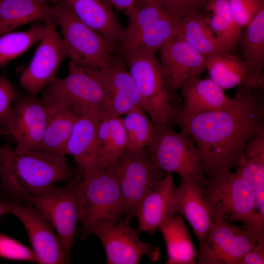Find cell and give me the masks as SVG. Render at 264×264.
Here are the masks:
<instances>
[{"mask_svg": "<svg viewBox=\"0 0 264 264\" xmlns=\"http://www.w3.org/2000/svg\"><path fill=\"white\" fill-rule=\"evenodd\" d=\"M260 89H237L236 103L226 109L186 114L172 108L170 122L180 126L195 142L208 180L236 168L247 143L264 130Z\"/></svg>", "mask_w": 264, "mask_h": 264, "instance_id": "1", "label": "cell"}, {"mask_svg": "<svg viewBox=\"0 0 264 264\" xmlns=\"http://www.w3.org/2000/svg\"><path fill=\"white\" fill-rule=\"evenodd\" d=\"M66 155L37 149L18 151L8 144L0 146V200L20 203L25 195L74 178Z\"/></svg>", "mask_w": 264, "mask_h": 264, "instance_id": "2", "label": "cell"}, {"mask_svg": "<svg viewBox=\"0 0 264 264\" xmlns=\"http://www.w3.org/2000/svg\"><path fill=\"white\" fill-rule=\"evenodd\" d=\"M81 178L83 190L79 222L80 239L86 240L115 224L125 212L111 165L95 168Z\"/></svg>", "mask_w": 264, "mask_h": 264, "instance_id": "3", "label": "cell"}, {"mask_svg": "<svg viewBox=\"0 0 264 264\" xmlns=\"http://www.w3.org/2000/svg\"><path fill=\"white\" fill-rule=\"evenodd\" d=\"M210 222H240L264 232V220L258 212L253 190L231 171L221 173L202 188Z\"/></svg>", "mask_w": 264, "mask_h": 264, "instance_id": "4", "label": "cell"}, {"mask_svg": "<svg viewBox=\"0 0 264 264\" xmlns=\"http://www.w3.org/2000/svg\"><path fill=\"white\" fill-rule=\"evenodd\" d=\"M51 18L61 31L70 62L86 68L107 66L118 47L82 22L64 0L51 8Z\"/></svg>", "mask_w": 264, "mask_h": 264, "instance_id": "5", "label": "cell"}, {"mask_svg": "<svg viewBox=\"0 0 264 264\" xmlns=\"http://www.w3.org/2000/svg\"><path fill=\"white\" fill-rule=\"evenodd\" d=\"M83 190L82 179L76 175L63 186L49 185L28 193L22 199L28 205L37 209L51 223L70 260L79 222Z\"/></svg>", "mask_w": 264, "mask_h": 264, "instance_id": "6", "label": "cell"}, {"mask_svg": "<svg viewBox=\"0 0 264 264\" xmlns=\"http://www.w3.org/2000/svg\"><path fill=\"white\" fill-rule=\"evenodd\" d=\"M145 149L166 173L178 174L202 188L208 184L200 152L187 133L176 132L169 123L155 125L153 137Z\"/></svg>", "mask_w": 264, "mask_h": 264, "instance_id": "7", "label": "cell"}, {"mask_svg": "<svg viewBox=\"0 0 264 264\" xmlns=\"http://www.w3.org/2000/svg\"><path fill=\"white\" fill-rule=\"evenodd\" d=\"M125 11L129 23L118 45L122 56L140 50L154 53L175 37L176 21L156 0L134 5Z\"/></svg>", "mask_w": 264, "mask_h": 264, "instance_id": "8", "label": "cell"}, {"mask_svg": "<svg viewBox=\"0 0 264 264\" xmlns=\"http://www.w3.org/2000/svg\"><path fill=\"white\" fill-rule=\"evenodd\" d=\"M43 94L64 102L78 115L93 113L102 119L109 115L106 90L92 67L70 62L68 74L57 78L44 88Z\"/></svg>", "mask_w": 264, "mask_h": 264, "instance_id": "9", "label": "cell"}, {"mask_svg": "<svg viewBox=\"0 0 264 264\" xmlns=\"http://www.w3.org/2000/svg\"><path fill=\"white\" fill-rule=\"evenodd\" d=\"M123 57L139 91L145 112L155 125L169 123L172 110L170 97L154 53L140 50Z\"/></svg>", "mask_w": 264, "mask_h": 264, "instance_id": "10", "label": "cell"}, {"mask_svg": "<svg viewBox=\"0 0 264 264\" xmlns=\"http://www.w3.org/2000/svg\"><path fill=\"white\" fill-rule=\"evenodd\" d=\"M117 177L125 207V216L134 217L142 199L166 176L145 148L125 151L111 164Z\"/></svg>", "mask_w": 264, "mask_h": 264, "instance_id": "11", "label": "cell"}, {"mask_svg": "<svg viewBox=\"0 0 264 264\" xmlns=\"http://www.w3.org/2000/svg\"><path fill=\"white\" fill-rule=\"evenodd\" d=\"M264 232L248 225L212 222L205 243L197 252V264H240L242 257Z\"/></svg>", "mask_w": 264, "mask_h": 264, "instance_id": "12", "label": "cell"}, {"mask_svg": "<svg viewBox=\"0 0 264 264\" xmlns=\"http://www.w3.org/2000/svg\"><path fill=\"white\" fill-rule=\"evenodd\" d=\"M45 24V30L28 66L20 78L22 88L28 95L38 97L40 92L57 77L62 62L67 56L63 38L56 31L51 20Z\"/></svg>", "mask_w": 264, "mask_h": 264, "instance_id": "13", "label": "cell"}, {"mask_svg": "<svg viewBox=\"0 0 264 264\" xmlns=\"http://www.w3.org/2000/svg\"><path fill=\"white\" fill-rule=\"evenodd\" d=\"M0 204L6 213L17 217L24 225L38 263H70L54 228L37 209L11 201L0 200Z\"/></svg>", "mask_w": 264, "mask_h": 264, "instance_id": "14", "label": "cell"}, {"mask_svg": "<svg viewBox=\"0 0 264 264\" xmlns=\"http://www.w3.org/2000/svg\"><path fill=\"white\" fill-rule=\"evenodd\" d=\"M127 216L110 227L96 234L101 242L107 264H137L143 256L151 262L161 258L159 248L142 241L131 227Z\"/></svg>", "mask_w": 264, "mask_h": 264, "instance_id": "15", "label": "cell"}, {"mask_svg": "<svg viewBox=\"0 0 264 264\" xmlns=\"http://www.w3.org/2000/svg\"><path fill=\"white\" fill-rule=\"evenodd\" d=\"M46 111L41 99L16 94L6 133L11 135L18 151L37 149L43 141Z\"/></svg>", "mask_w": 264, "mask_h": 264, "instance_id": "16", "label": "cell"}, {"mask_svg": "<svg viewBox=\"0 0 264 264\" xmlns=\"http://www.w3.org/2000/svg\"><path fill=\"white\" fill-rule=\"evenodd\" d=\"M160 51V66L170 97L206 69V56L180 38L174 37Z\"/></svg>", "mask_w": 264, "mask_h": 264, "instance_id": "17", "label": "cell"}, {"mask_svg": "<svg viewBox=\"0 0 264 264\" xmlns=\"http://www.w3.org/2000/svg\"><path fill=\"white\" fill-rule=\"evenodd\" d=\"M93 68L106 90L109 115L120 116L142 108L139 91L121 54L117 53L106 67Z\"/></svg>", "mask_w": 264, "mask_h": 264, "instance_id": "18", "label": "cell"}, {"mask_svg": "<svg viewBox=\"0 0 264 264\" xmlns=\"http://www.w3.org/2000/svg\"><path fill=\"white\" fill-rule=\"evenodd\" d=\"M175 187L171 173L138 204L134 217L138 220L137 231L153 234L156 230L176 214L175 209Z\"/></svg>", "mask_w": 264, "mask_h": 264, "instance_id": "19", "label": "cell"}, {"mask_svg": "<svg viewBox=\"0 0 264 264\" xmlns=\"http://www.w3.org/2000/svg\"><path fill=\"white\" fill-rule=\"evenodd\" d=\"M40 99L46 110L47 119L38 150L54 155H66L65 147L79 115L59 99L43 94Z\"/></svg>", "mask_w": 264, "mask_h": 264, "instance_id": "20", "label": "cell"}, {"mask_svg": "<svg viewBox=\"0 0 264 264\" xmlns=\"http://www.w3.org/2000/svg\"><path fill=\"white\" fill-rule=\"evenodd\" d=\"M102 118L93 113L79 115L65 147V154L71 155L81 178L96 167L95 143Z\"/></svg>", "mask_w": 264, "mask_h": 264, "instance_id": "21", "label": "cell"}, {"mask_svg": "<svg viewBox=\"0 0 264 264\" xmlns=\"http://www.w3.org/2000/svg\"><path fill=\"white\" fill-rule=\"evenodd\" d=\"M175 209L176 214L179 213L188 221L198 240L199 248L202 247L211 224L202 188L195 182L181 177L176 190Z\"/></svg>", "mask_w": 264, "mask_h": 264, "instance_id": "22", "label": "cell"}, {"mask_svg": "<svg viewBox=\"0 0 264 264\" xmlns=\"http://www.w3.org/2000/svg\"><path fill=\"white\" fill-rule=\"evenodd\" d=\"M183 98L181 112L193 114L228 108L234 105L237 99L231 98L224 89L210 78H193L180 88Z\"/></svg>", "mask_w": 264, "mask_h": 264, "instance_id": "23", "label": "cell"}, {"mask_svg": "<svg viewBox=\"0 0 264 264\" xmlns=\"http://www.w3.org/2000/svg\"><path fill=\"white\" fill-rule=\"evenodd\" d=\"M64 0L82 22L118 47L124 28L106 0Z\"/></svg>", "mask_w": 264, "mask_h": 264, "instance_id": "24", "label": "cell"}, {"mask_svg": "<svg viewBox=\"0 0 264 264\" xmlns=\"http://www.w3.org/2000/svg\"><path fill=\"white\" fill-rule=\"evenodd\" d=\"M252 187L256 209L264 220V131L254 135L246 144L235 172Z\"/></svg>", "mask_w": 264, "mask_h": 264, "instance_id": "25", "label": "cell"}, {"mask_svg": "<svg viewBox=\"0 0 264 264\" xmlns=\"http://www.w3.org/2000/svg\"><path fill=\"white\" fill-rule=\"evenodd\" d=\"M205 68L210 78L223 89H258L253 84L246 63L234 54L218 52L208 55Z\"/></svg>", "mask_w": 264, "mask_h": 264, "instance_id": "26", "label": "cell"}, {"mask_svg": "<svg viewBox=\"0 0 264 264\" xmlns=\"http://www.w3.org/2000/svg\"><path fill=\"white\" fill-rule=\"evenodd\" d=\"M239 46L256 88L264 86V9L261 10L241 33Z\"/></svg>", "mask_w": 264, "mask_h": 264, "instance_id": "27", "label": "cell"}, {"mask_svg": "<svg viewBox=\"0 0 264 264\" xmlns=\"http://www.w3.org/2000/svg\"><path fill=\"white\" fill-rule=\"evenodd\" d=\"M46 0H0V36L24 24L52 20Z\"/></svg>", "mask_w": 264, "mask_h": 264, "instance_id": "28", "label": "cell"}, {"mask_svg": "<svg viewBox=\"0 0 264 264\" xmlns=\"http://www.w3.org/2000/svg\"><path fill=\"white\" fill-rule=\"evenodd\" d=\"M127 137L122 118L107 115L101 120L95 143L96 167L114 163L125 151Z\"/></svg>", "mask_w": 264, "mask_h": 264, "instance_id": "29", "label": "cell"}, {"mask_svg": "<svg viewBox=\"0 0 264 264\" xmlns=\"http://www.w3.org/2000/svg\"><path fill=\"white\" fill-rule=\"evenodd\" d=\"M164 238L168 260L166 264H196V251L183 217L176 214L159 228Z\"/></svg>", "mask_w": 264, "mask_h": 264, "instance_id": "30", "label": "cell"}, {"mask_svg": "<svg viewBox=\"0 0 264 264\" xmlns=\"http://www.w3.org/2000/svg\"><path fill=\"white\" fill-rule=\"evenodd\" d=\"M175 37L183 39L205 56L224 52L205 15L188 16L177 20Z\"/></svg>", "mask_w": 264, "mask_h": 264, "instance_id": "31", "label": "cell"}, {"mask_svg": "<svg viewBox=\"0 0 264 264\" xmlns=\"http://www.w3.org/2000/svg\"><path fill=\"white\" fill-rule=\"evenodd\" d=\"M205 12L209 25L225 53L234 54L242 30L234 21L228 0H209Z\"/></svg>", "mask_w": 264, "mask_h": 264, "instance_id": "32", "label": "cell"}, {"mask_svg": "<svg viewBox=\"0 0 264 264\" xmlns=\"http://www.w3.org/2000/svg\"><path fill=\"white\" fill-rule=\"evenodd\" d=\"M45 30L44 23H37L24 31L10 32L0 36V67L19 57L39 42Z\"/></svg>", "mask_w": 264, "mask_h": 264, "instance_id": "33", "label": "cell"}, {"mask_svg": "<svg viewBox=\"0 0 264 264\" xmlns=\"http://www.w3.org/2000/svg\"><path fill=\"white\" fill-rule=\"evenodd\" d=\"M127 137L126 151L132 152L145 148L151 141L155 125L147 117L142 108H136L122 118Z\"/></svg>", "mask_w": 264, "mask_h": 264, "instance_id": "34", "label": "cell"}, {"mask_svg": "<svg viewBox=\"0 0 264 264\" xmlns=\"http://www.w3.org/2000/svg\"><path fill=\"white\" fill-rule=\"evenodd\" d=\"M163 9L176 21L192 15H205L209 0H156Z\"/></svg>", "mask_w": 264, "mask_h": 264, "instance_id": "35", "label": "cell"}, {"mask_svg": "<svg viewBox=\"0 0 264 264\" xmlns=\"http://www.w3.org/2000/svg\"><path fill=\"white\" fill-rule=\"evenodd\" d=\"M228 1L234 21L242 28L246 26L264 9V0H228Z\"/></svg>", "mask_w": 264, "mask_h": 264, "instance_id": "36", "label": "cell"}, {"mask_svg": "<svg viewBox=\"0 0 264 264\" xmlns=\"http://www.w3.org/2000/svg\"><path fill=\"white\" fill-rule=\"evenodd\" d=\"M0 257L9 260L38 263L32 249L2 234H0Z\"/></svg>", "mask_w": 264, "mask_h": 264, "instance_id": "37", "label": "cell"}, {"mask_svg": "<svg viewBox=\"0 0 264 264\" xmlns=\"http://www.w3.org/2000/svg\"><path fill=\"white\" fill-rule=\"evenodd\" d=\"M16 94L14 86L8 79L0 76V126L5 132Z\"/></svg>", "mask_w": 264, "mask_h": 264, "instance_id": "38", "label": "cell"}, {"mask_svg": "<svg viewBox=\"0 0 264 264\" xmlns=\"http://www.w3.org/2000/svg\"><path fill=\"white\" fill-rule=\"evenodd\" d=\"M264 264V234L242 257L240 264Z\"/></svg>", "mask_w": 264, "mask_h": 264, "instance_id": "39", "label": "cell"}, {"mask_svg": "<svg viewBox=\"0 0 264 264\" xmlns=\"http://www.w3.org/2000/svg\"><path fill=\"white\" fill-rule=\"evenodd\" d=\"M110 5L118 11L126 10L135 4L137 0H106Z\"/></svg>", "mask_w": 264, "mask_h": 264, "instance_id": "40", "label": "cell"}, {"mask_svg": "<svg viewBox=\"0 0 264 264\" xmlns=\"http://www.w3.org/2000/svg\"><path fill=\"white\" fill-rule=\"evenodd\" d=\"M148 0H137L135 5L140 6L145 3Z\"/></svg>", "mask_w": 264, "mask_h": 264, "instance_id": "41", "label": "cell"}, {"mask_svg": "<svg viewBox=\"0 0 264 264\" xmlns=\"http://www.w3.org/2000/svg\"><path fill=\"white\" fill-rule=\"evenodd\" d=\"M6 213L1 205L0 204V217Z\"/></svg>", "mask_w": 264, "mask_h": 264, "instance_id": "42", "label": "cell"}, {"mask_svg": "<svg viewBox=\"0 0 264 264\" xmlns=\"http://www.w3.org/2000/svg\"><path fill=\"white\" fill-rule=\"evenodd\" d=\"M48 2H53L54 4L57 3L59 0H46Z\"/></svg>", "mask_w": 264, "mask_h": 264, "instance_id": "43", "label": "cell"}, {"mask_svg": "<svg viewBox=\"0 0 264 264\" xmlns=\"http://www.w3.org/2000/svg\"><path fill=\"white\" fill-rule=\"evenodd\" d=\"M5 133H6V132L1 128L0 129V136Z\"/></svg>", "mask_w": 264, "mask_h": 264, "instance_id": "44", "label": "cell"}]
</instances>
